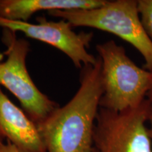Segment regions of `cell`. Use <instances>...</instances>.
<instances>
[{
  "label": "cell",
  "instance_id": "6da1fadb",
  "mask_svg": "<svg viewBox=\"0 0 152 152\" xmlns=\"http://www.w3.org/2000/svg\"><path fill=\"white\" fill-rule=\"evenodd\" d=\"M73 98L37 127L47 152H92L94 128L103 94L102 60L82 68Z\"/></svg>",
  "mask_w": 152,
  "mask_h": 152
},
{
  "label": "cell",
  "instance_id": "7a4b0ae2",
  "mask_svg": "<svg viewBox=\"0 0 152 152\" xmlns=\"http://www.w3.org/2000/svg\"><path fill=\"white\" fill-rule=\"evenodd\" d=\"M96 49L102 60L99 107L121 112L141 105L152 87V71L136 65L113 40L99 44Z\"/></svg>",
  "mask_w": 152,
  "mask_h": 152
},
{
  "label": "cell",
  "instance_id": "3957f363",
  "mask_svg": "<svg viewBox=\"0 0 152 152\" xmlns=\"http://www.w3.org/2000/svg\"><path fill=\"white\" fill-rule=\"evenodd\" d=\"M48 13L66 20L72 26L92 28L118 36L137 49L145 61L144 68L152 71V42L142 26L137 1H107L96 9Z\"/></svg>",
  "mask_w": 152,
  "mask_h": 152
},
{
  "label": "cell",
  "instance_id": "277c9868",
  "mask_svg": "<svg viewBox=\"0 0 152 152\" xmlns=\"http://www.w3.org/2000/svg\"><path fill=\"white\" fill-rule=\"evenodd\" d=\"M151 102L121 112L100 108L95 121L92 152H152L149 128Z\"/></svg>",
  "mask_w": 152,
  "mask_h": 152
},
{
  "label": "cell",
  "instance_id": "5b68a950",
  "mask_svg": "<svg viewBox=\"0 0 152 152\" xmlns=\"http://www.w3.org/2000/svg\"><path fill=\"white\" fill-rule=\"evenodd\" d=\"M2 42L7 47L4 52L7 59L0 62V85L18 99L26 114L37 124L59 106L39 90L28 73L26 57L30 52L29 43L18 39L15 32L6 28Z\"/></svg>",
  "mask_w": 152,
  "mask_h": 152
},
{
  "label": "cell",
  "instance_id": "8992f818",
  "mask_svg": "<svg viewBox=\"0 0 152 152\" xmlns=\"http://www.w3.org/2000/svg\"><path fill=\"white\" fill-rule=\"evenodd\" d=\"M37 23L11 20L0 17V26L11 31L21 32L28 37L49 44L59 49L69 57L75 67L96 64L95 58L87 51L93 37L92 33L81 32L77 34L72 26L61 19L59 21H49L44 16L38 17Z\"/></svg>",
  "mask_w": 152,
  "mask_h": 152
},
{
  "label": "cell",
  "instance_id": "52a82bcc",
  "mask_svg": "<svg viewBox=\"0 0 152 152\" xmlns=\"http://www.w3.org/2000/svg\"><path fill=\"white\" fill-rule=\"evenodd\" d=\"M0 136L20 152H47L36 123L7 97L1 85Z\"/></svg>",
  "mask_w": 152,
  "mask_h": 152
},
{
  "label": "cell",
  "instance_id": "ba28073f",
  "mask_svg": "<svg viewBox=\"0 0 152 152\" xmlns=\"http://www.w3.org/2000/svg\"><path fill=\"white\" fill-rule=\"evenodd\" d=\"M106 0H0V17L28 22L39 11L87 10L102 7Z\"/></svg>",
  "mask_w": 152,
  "mask_h": 152
},
{
  "label": "cell",
  "instance_id": "9c48e42d",
  "mask_svg": "<svg viewBox=\"0 0 152 152\" xmlns=\"http://www.w3.org/2000/svg\"><path fill=\"white\" fill-rule=\"evenodd\" d=\"M137 3L142 26L152 42V0H139Z\"/></svg>",
  "mask_w": 152,
  "mask_h": 152
},
{
  "label": "cell",
  "instance_id": "30bf717a",
  "mask_svg": "<svg viewBox=\"0 0 152 152\" xmlns=\"http://www.w3.org/2000/svg\"><path fill=\"white\" fill-rule=\"evenodd\" d=\"M2 152H20L18 149L12 144L10 142L7 141L6 143H3Z\"/></svg>",
  "mask_w": 152,
  "mask_h": 152
},
{
  "label": "cell",
  "instance_id": "8fae6325",
  "mask_svg": "<svg viewBox=\"0 0 152 152\" xmlns=\"http://www.w3.org/2000/svg\"><path fill=\"white\" fill-rule=\"evenodd\" d=\"M149 121L152 123V102H151V105H150L149 113Z\"/></svg>",
  "mask_w": 152,
  "mask_h": 152
},
{
  "label": "cell",
  "instance_id": "7c38bea8",
  "mask_svg": "<svg viewBox=\"0 0 152 152\" xmlns=\"http://www.w3.org/2000/svg\"><path fill=\"white\" fill-rule=\"evenodd\" d=\"M147 99L148 100H149L150 102H152V87L151 90H149V92H148V94L147 95Z\"/></svg>",
  "mask_w": 152,
  "mask_h": 152
},
{
  "label": "cell",
  "instance_id": "4fadbf2b",
  "mask_svg": "<svg viewBox=\"0 0 152 152\" xmlns=\"http://www.w3.org/2000/svg\"><path fill=\"white\" fill-rule=\"evenodd\" d=\"M2 139L3 138L0 136V152H2V145H3Z\"/></svg>",
  "mask_w": 152,
  "mask_h": 152
},
{
  "label": "cell",
  "instance_id": "5bb4252c",
  "mask_svg": "<svg viewBox=\"0 0 152 152\" xmlns=\"http://www.w3.org/2000/svg\"><path fill=\"white\" fill-rule=\"evenodd\" d=\"M149 132L150 137H151V140L152 141V123H151V128H149Z\"/></svg>",
  "mask_w": 152,
  "mask_h": 152
}]
</instances>
